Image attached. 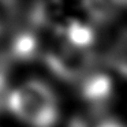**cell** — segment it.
Instances as JSON below:
<instances>
[{
	"label": "cell",
	"mask_w": 127,
	"mask_h": 127,
	"mask_svg": "<svg viewBox=\"0 0 127 127\" xmlns=\"http://www.w3.org/2000/svg\"><path fill=\"white\" fill-rule=\"evenodd\" d=\"M6 107L14 116L32 127H53L59 119V102L49 85L29 79L12 89Z\"/></svg>",
	"instance_id": "obj_1"
},
{
	"label": "cell",
	"mask_w": 127,
	"mask_h": 127,
	"mask_svg": "<svg viewBox=\"0 0 127 127\" xmlns=\"http://www.w3.org/2000/svg\"><path fill=\"white\" fill-rule=\"evenodd\" d=\"M60 36L74 47L82 48V49H89L94 41V32L92 25L78 19L67 22L62 28Z\"/></svg>",
	"instance_id": "obj_5"
},
{
	"label": "cell",
	"mask_w": 127,
	"mask_h": 127,
	"mask_svg": "<svg viewBox=\"0 0 127 127\" xmlns=\"http://www.w3.org/2000/svg\"><path fill=\"white\" fill-rule=\"evenodd\" d=\"M45 60L58 77L67 81H82L89 75V67L92 66V56L88 49L74 47L63 37L47 52Z\"/></svg>",
	"instance_id": "obj_2"
},
{
	"label": "cell",
	"mask_w": 127,
	"mask_h": 127,
	"mask_svg": "<svg viewBox=\"0 0 127 127\" xmlns=\"http://www.w3.org/2000/svg\"><path fill=\"white\" fill-rule=\"evenodd\" d=\"M82 10L92 23L105 25L113 21L124 7L123 0H81Z\"/></svg>",
	"instance_id": "obj_4"
},
{
	"label": "cell",
	"mask_w": 127,
	"mask_h": 127,
	"mask_svg": "<svg viewBox=\"0 0 127 127\" xmlns=\"http://www.w3.org/2000/svg\"><path fill=\"white\" fill-rule=\"evenodd\" d=\"M70 127H124L123 123L113 118H101V119H82L78 118L71 122Z\"/></svg>",
	"instance_id": "obj_6"
},
{
	"label": "cell",
	"mask_w": 127,
	"mask_h": 127,
	"mask_svg": "<svg viewBox=\"0 0 127 127\" xmlns=\"http://www.w3.org/2000/svg\"><path fill=\"white\" fill-rule=\"evenodd\" d=\"M123 1H124V6H127V0H123Z\"/></svg>",
	"instance_id": "obj_8"
},
{
	"label": "cell",
	"mask_w": 127,
	"mask_h": 127,
	"mask_svg": "<svg viewBox=\"0 0 127 127\" xmlns=\"http://www.w3.org/2000/svg\"><path fill=\"white\" fill-rule=\"evenodd\" d=\"M112 79L101 72H93L82 79L81 94L88 102L96 107H102L112 96Z\"/></svg>",
	"instance_id": "obj_3"
},
{
	"label": "cell",
	"mask_w": 127,
	"mask_h": 127,
	"mask_svg": "<svg viewBox=\"0 0 127 127\" xmlns=\"http://www.w3.org/2000/svg\"><path fill=\"white\" fill-rule=\"evenodd\" d=\"M15 14L14 0H0V34L11 23Z\"/></svg>",
	"instance_id": "obj_7"
}]
</instances>
